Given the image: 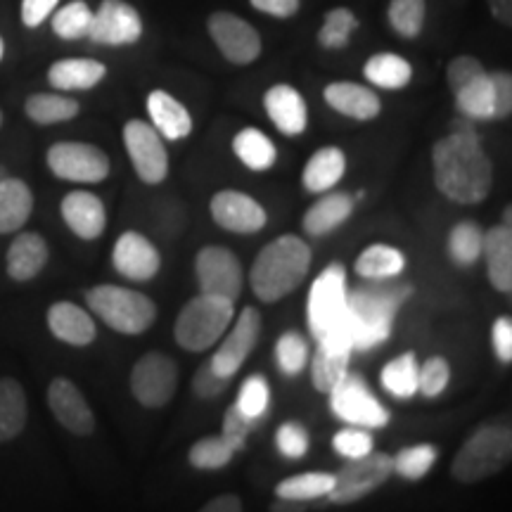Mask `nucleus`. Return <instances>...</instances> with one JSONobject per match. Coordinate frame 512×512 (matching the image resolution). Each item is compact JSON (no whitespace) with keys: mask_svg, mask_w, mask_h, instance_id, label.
Instances as JSON below:
<instances>
[{"mask_svg":"<svg viewBox=\"0 0 512 512\" xmlns=\"http://www.w3.org/2000/svg\"><path fill=\"white\" fill-rule=\"evenodd\" d=\"M505 226H512V207H508V209H505Z\"/></svg>","mask_w":512,"mask_h":512,"instance_id":"nucleus-61","label":"nucleus"},{"mask_svg":"<svg viewBox=\"0 0 512 512\" xmlns=\"http://www.w3.org/2000/svg\"><path fill=\"white\" fill-rule=\"evenodd\" d=\"M112 264L124 278L136 280V283H147V280H152L159 273L162 256H159L157 247L145 235L128 230V233L119 235L117 245H114Z\"/></svg>","mask_w":512,"mask_h":512,"instance_id":"nucleus-19","label":"nucleus"},{"mask_svg":"<svg viewBox=\"0 0 512 512\" xmlns=\"http://www.w3.org/2000/svg\"><path fill=\"white\" fill-rule=\"evenodd\" d=\"M143 36V19L126 0H102L98 12H93L88 38L98 46H133Z\"/></svg>","mask_w":512,"mask_h":512,"instance_id":"nucleus-15","label":"nucleus"},{"mask_svg":"<svg viewBox=\"0 0 512 512\" xmlns=\"http://www.w3.org/2000/svg\"><path fill=\"white\" fill-rule=\"evenodd\" d=\"M411 294V285H368L347 292V328L354 351H366L387 342L396 311Z\"/></svg>","mask_w":512,"mask_h":512,"instance_id":"nucleus-2","label":"nucleus"},{"mask_svg":"<svg viewBox=\"0 0 512 512\" xmlns=\"http://www.w3.org/2000/svg\"><path fill=\"white\" fill-rule=\"evenodd\" d=\"M264 107L268 119L285 136H299L309 126V110L302 93L290 83H275L264 95Z\"/></svg>","mask_w":512,"mask_h":512,"instance_id":"nucleus-21","label":"nucleus"},{"mask_svg":"<svg viewBox=\"0 0 512 512\" xmlns=\"http://www.w3.org/2000/svg\"><path fill=\"white\" fill-rule=\"evenodd\" d=\"M482 256H486L491 285L503 294L512 292V228L503 223L484 233Z\"/></svg>","mask_w":512,"mask_h":512,"instance_id":"nucleus-27","label":"nucleus"},{"mask_svg":"<svg viewBox=\"0 0 512 512\" xmlns=\"http://www.w3.org/2000/svg\"><path fill=\"white\" fill-rule=\"evenodd\" d=\"M93 22V10L86 0H72L53 15V31L64 41H79L88 38V29Z\"/></svg>","mask_w":512,"mask_h":512,"instance_id":"nucleus-42","label":"nucleus"},{"mask_svg":"<svg viewBox=\"0 0 512 512\" xmlns=\"http://www.w3.org/2000/svg\"><path fill=\"white\" fill-rule=\"evenodd\" d=\"M453 95H456V105L463 117L472 121L494 119V83H491L489 72L477 76L475 81H470Z\"/></svg>","mask_w":512,"mask_h":512,"instance_id":"nucleus-37","label":"nucleus"},{"mask_svg":"<svg viewBox=\"0 0 512 512\" xmlns=\"http://www.w3.org/2000/svg\"><path fill=\"white\" fill-rule=\"evenodd\" d=\"M211 41L221 50V55L233 64H252L261 55V36L247 19L233 12L219 10L207 19Z\"/></svg>","mask_w":512,"mask_h":512,"instance_id":"nucleus-14","label":"nucleus"},{"mask_svg":"<svg viewBox=\"0 0 512 512\" xmlns=\"http://www.w3.org/2000/svg\"><path fill=\"white\" fill-rule=\"evenodd\" d=\"M240 510H242V501L235 494L216 496L204 505V512H240Z\"/></svg>","mask_w":512,"mask_h":512,"instance_id":"nucleus-58","label":"nucleus"},{"mask_svg":"<svg viewBox=\"0 0 512 512\" xmlns=\"http://www.w3.org/2000/svg\"><path fill=\"white\" fill-rule=\"evenodd\" d=\"M351 211H354V197L347 192H330V195L320 197L304 214L306 235L320 238V235L332 233L349 219Z\"/></svg>","mask_w":512,"mask_h":512,"instance_id":"nucleus-30","label":"nucleus"},{"mask_svg":"<svg viewBox=\"0 0 512 512\" xmlns=\"http://www.w3.org/2000/svg\"><path fill=\"white\" fill-rule=\"evenodd\" d=\"M347 268L330 264L318 273L309 290L306 320L316 342L332 337H349L347 328Z\"/></svg>","mask_w":512,"mask_h":512,"instance_id":"nucleus-4","label":"nucleus"},{"mask_svg":"<svg viewBox=\"0 0 512 512\" xmlns=\"http://www.w3.org/2000/svg\"><path fill=\"white\" fill-rule=\"evenodd\" d=\"M233 456L235 451L226 444L223 437H204L192 444L188 460L197 470H223L233 460Z\"/></svg>","mask_w":512,"mask_h":512,"instance_id":"nucleus-47","label":"nucleus"},{"mask_svg":"<svg viewBox=\"0 0 512 512\" xmlns=\"http://www.w3.org/2000/svg\"><path fill=\"white\" fill-rule=\"evenodd\" d=\"M48 328L60 342L72 344V347H88L98 335L91 313L72 302H57L50 306Z\"/></svg>","mask_w":512,"mask_h":512,"instance_id":"nucleus-24","label":"nucleus"},{"mask_svg":"<svg viewBox=\"0 0 512 512\" xmlns=\"http://www.w3.org/2000/svg\"><path fill=\"white\" fill-rule=\"evenodd\" d=\"M451 133H456V136H463V138H479L475 124H472V119H467V117L453 121Z\"/></svg>","mask_w":512,"mask_h":512,"instance_id":"nucleus-60","label":"nucleus"},{"mask_svg":"<svg viewBox=\"0 0 512 512\" xmlns=\"http://www.w3.org/2000/svg\"><path fill=\"white\" fill-rule=\"evenodd\" d=\"M451 382V366L446 358L432 356L418 368V392L425 394L427 399L439 396Z\"/></svg>","mask_w":512,"mask_h":512,"instance_id":"nucleus-48","label":"nucleus"},{"mask_svg":"<svg viewBox=\"0 0 512 512\" xmlns=\"http://www.w3.org/2000/svg\"><path fill=\"white\" fill-rule=\"evenodd\" d=\"M354 344L349 337H332L318 342L311 361V382L318 392L328 394L335 384L349 373Z\"/></svg>","mask_w":512,"mask_h":512,"instance_id":"nucleus-22","label":"nucleus"},{"mask_svg":"<svg viewBox=\"0 0 512 512\" xmlns=\"http://www.w3.org/2000/svg\"><path fill=\"white\" fill-rule=\"evenodd\" d=\"M211 219L230 233L252 235L264 230L268 216L266 209L245 192L221 190L211 197Z\"/></svg>","mask_w":512,"mask_h":512,"instance_id":"nucleus-16","label":"nucleus"},{"mask_svg":"<svg viewBox=\"0 0 512 512\" xmlns=\"http://www.w3.org/2000/svg\"><path fill=\"white\" fill-rule=\"evenodd\" d=\"M366 79L384 91H401L413 79L411 62L394 53H377L363 67Z\"/></svg>","mask_w":512,"mask_h":512,"instance_id":"nucleus-35","label":"nucleus"},{"mask_svg":"<svg viewBox=\"0 0 512 512\" xmlns=\"http://www.w3.org/2000/svg\"><path fill=\"white\" fill-rule=\"evenodd\" d=\"M484 230L472 221H463L453 226L448 235V254L458 266H472L482 259Z\"/></svg>","mask_w":512,"mask_h":512,"instance_id":"nucleus-40","label":"nucleus"},{"mask_svg":"<svg viewBox=\"0 0 512 512\" xmlns=\"http://www.w3.org/2000/svg\"><path fill=\"white\" fill-rule=\"evenodd\" d=\"M268 406H271V387H268L264 375H252L242 382L238 401H235V408L245 415V418L254 420L259 425L261 420L266 418Z\"/></svg>","mask_w":512,"mask_h":512,"instance_id":"nucleus-44","label":"nucleus"},{"mask_svg":"<svg viewBox=\"0 0 512 512\" xmlns=\"http://www.w3.org/2000/svg\"><path fill=\"white\" fill-rule=\"evenodd\" d=\"M62 219L69 230L81 240H98L107 228V211L98 195L86 190H74L60 204Z\"/></svg>","mask_w":512,"mask_h":512,"instance_id":"nucleus-20","label":"nucleus"},{"mask_svg":"<svg viewBox=\"0 0 512 512\" xmlns=\"http://www.w3.org/2000/svg\"><path fill=\"white\" fill-rule=\"evenodd\" d=\"M27 425V394L12 377L0 380V444L19 437Z\"/></svg>","mask_w":512,"mask_h":512,"instance_id":"nucleus-32","label":"nucleus"},{"mask_svg":"<svg viewBox=\"0 0 512 512\" xmlns=\"http://www.w3.org/2000/svg\"><path fill=\"white\" fill-rule=\"evenodd\" d=\"M309 444V432H306L302 422H283V425L278 427V432H275V446H278V451L290 460L304 458L306 453H309Z\"/></svg>","mask_w":512,"mask_h":512,"instance_id":"nucleus-49","label":"nucleus"},{"mask_svg":"<svg viewBox=\"0 0 512 512\" xmlns=\"http://www.w3.org/2000/svg\"><path fill=\"white\" fill-rule=\"evenodd\" d=\"M332 482H335V475H328V472H304V475L283 479L275 486V494L280 501H313V498L328 496Z\"/></svg>","mask_w":512,"mask_h":512,"instance_id":"nucleus-39","label":"nucleus"},{"mask_svg":"<svg viewBox=\"0 0 512 512\" xmlns=\"http://www.w3.org/2000/svg\"><path fill=\"white\" fill-rule=\"evenodd\" d=\"M491 342H494V351L501 363L512 361V320L508 316H501L494 323L491 330Z\"/></svg>","mask_w":512,"mask_h":512,"instance_id":"nucleus-55","label":"nucleus"},{"mask_svg":"<svg viewBox=\"0 0 512 512\" xmlns=\"http://www.w3.org/2000/svg\"><path fill=\"white\" fill-rule=\"evenodd\" d=\"M347 171V155L339 147H320L304 166V188L309 192H328L342 181Z\"/></svg>","mask_w":512,"mask_h":512,"instance_id":"nucleus-31","label":"nucleus"},{"mask_svg":"<svg viewBox=\"0 0 512 512\" xmlns=\"http://www.w3.org/2000/svg\"><path fill=\"white\" fill-rule=\"evenodd\" d=\"M434 183L439 192L458 204H479L486 200L494 181L489 157L479 147V138L451 136L437 140L432 150Z\"/></svg>","mask_w":512,"mask_h":512,"instance_id":"nucleus-1","label":"nucleus"},{"mask_svg":"<svg viewBox=\"0 0 512 512\" xmlns=\"http://www.w3.org/2000/svg\"><path fill=\"white\" fill-rule=\"evenodd\" d=\"M512 432L508 425H482L460 446L451 465V475L460 484H475L494 477L510 463Z\"/></svg>","mask_w":512,"mask_h":512,"instance_id":"nucleus-5","label":"nucleus"},{"mask_svg":"<svg viewBox=\"0 0 512 512\" xmlns=\"http://www.w3.org/2000/svg\"><path fill=\"white\" fill-rule=\"evenodd\" d=\"M418 368L415 354L396 356L382 370V387L401 401L413 399L418 394Z\"/></svg>","mask_w":512,"mask_h":512,"instance_id":"nucleus-38","label":"nucleus"},{"mask_svg":"<svg viewBox=\"0 0 512 512\" xmlns=\"http://www.w3.org/2000/svg\"><path fill=\"white\" fill-rule=\"evenodd\" d=\"M394 472L392 458L387 453L370 451L361 458H349V463L335 475L328 498L332 503H354L358 498L368 496L370 491L380 489Z\"/></svg>","mask_w":512,"mask_h":512,"instance_id":"nucleus-9","label":"nucleus"},{"mask_svg":"<svg viewBox=\"0 0 512 512\" xmlns=\"http://www.w3.org/2000/svg\"><path fill=\"white\" fill-rule=\"evenodd\" d=\"M275 361L285 375H299L309 363V342L294 330L283 332L275 344Z\"/></svg>","mask_w":512,"mask_h":512,"instance_id":"nucleus-46","label":"nucleus"},{"mask_svg":"<svg viewBox=\"0 0 512 512\" xmlns=\"http://www.w3.org/2000/svg\"><path fill=\"white\" fill-rule=\"evenodd\" d=\"M254 427H256V422L245 418V415H242L233 403V406H230L226 411V415H223V434H221V437L226 439V444L233 448L235 453H238V451H242V448H245L249 432H252Z\"/></svg>","mask_w":512,"mask_h":512,"instance_id":"nucleus-51","label":"nucleus"},{"mask_svg":"<svg viewBox=\"0 0 512 512\" xmlns=\"http://www.w3.org/2000/svg\"><path fill=\"white\" fill-rule=\"evenodd\" d=\"M235 318V302L214 294H200L190 299L178 313L174 337L185 351H207L214 347Z\"/></svg>","mask_w":512,"mask_h":512,"instance_id":"nucleus-6","label":"nucleus"},{"mask_svg":"<svg viewBox=\"0 0 512 512\" xmlns=\"http://www.w3.org/2000/svg\"><path fill=\"white\" fill-rule=\"evenodd\" d=\"M323 98L332 110L356 121L375 119L382 110V102L373 88L354 81H335L325 86Z\"/></svg>","mask_w":512,"mask_h":512,"instance_id":"nucleus-23","label":"nucleus"},{"mask_svg":"<svg viewBox=\"0 0 512 512\" xmlns=\"http://www.w3.org/2000/svg\"><path fill=\"white\" fill-rule=\"evenodd\" d=\"M5 176H8V171H5V166H0V181H3Z\"/></svg>","mask_w":512,"mask_h":512,"instance_id":"nucleus-63","label":"nucleus"},{"mask_svg":"<svg viewBox=\"0 0 512 512\" xmlns=\"http://www.w3.org/2000/svg\"><path fill=\"white\" fill-rule=\"evenodd\" d=\"M195 273L204 294L238 302L245 273H242L240 259L230 249L219 245L200 249L195 259Z\"/></svg>","mask_w":512,"mask_h":512,"instance_id":"nucleus-13","label":"nucleus"},{"mask_svg":"<svg viewBox=\"0 0 512 512\" xmlns=\"http://www.w3.org/2000/svg\"><path fill=\"white\" fill-rule=\"evenodd\" d=\"M230 380H233V377H223L211 368V363H204V366L195 373V377H192V389H195V394L202 396V399H214V396L226 392Z\"/></svg>","mask_w":512,"mask_h":512,"instance_id":"nucleus-53","label":"nucleus"},{"mask_svg":"<svg viewBox=\"0 0 512 512\" xmlns=\"http://www.w3.org/2000/svg\"><path fill=\"white\" fill-rule=\"evenodd\" d=\"M233 152L247 169L268 171L278 159V147L259 128H242L233 138Z\"/></svg>","mask_w":512,"mask_h":512,"instance_id":"nucleus-33","label":"nucleus"},{"mask_svg":"<svg viewBox=\"0 0 512 512\" xmlns=\"http://www.w3.org/2000/svg\"><path fill=\"white\" fill-rule=\"evenodd\" d=\"M486 3H489L496 22H501L503 27H512V0H486Z\"/></svg>","mask_w":512,"mask_h":512,"instance_id":"nucleus-59","label":"nucleus"},{"mask_svg":"<svg viewBox=\"0 0 512 512\" xmlns=\"http://www.w3.org/2000/svg\"><path fill=\"white\" fill-rule=\"evenodd\" d=\"M311 268V247L297 235H280L261 249L249 271V285L261 302L285 299L304 283Z\"/></svg>","mask_w":512,"mask_h":512,"instance_id":"nucleus-3","label":"nucleus"},{"mask_svg":"<svg viewBox=\"0 0 512 512\" xmlns=\"http://www.w3.org/2000/svg\"><path fill=\"white\" fill-rule=\"evenodd\" d=\"M107 76V67L91 57H67L48 69L50 86L57 91H91Z\"/></svg>","mask_w":512,"mask_h":512,"instance_id":"nucleus-26","label":"nucleus"},{"mask_svg":"<svg viewBox=\"0 0 512 512\" xmlns=\"http://www.w3.org/2000/svg\"><path fill=\"white\" fill-rule=\"evenodd\" d=\"M0 126H3V112H0Z\"/></svg>","mask_w":512,"mask_h":512,"instance_id":"nucleus-64","label":"nucleus"},{"mask_svg":"<svg viewBox=\"0 0 512 512\" xmlns=\"http://www.w3.org/2000/svg\"><path fill=\"white\" fill-rule=\"evenodd\" d=\"M358 29V19L349 8H332L325 12L323 27L318 31V43L325 50L347 48L349 38Z\"/></svg>","mask_w":512,"mask_h":512,"instance_id":"nucleus-43","label":"nucleus"},{"mask_svg":"<svg viewBox=\"0 0 512 512\" xmlns=\"http://www.w3.org/2000/svg\"><path fill=\"white\" fill-rule=\"evenodd\" d=\"M178 387V368L171 356L150 351L131 370V392L147 408H162L174 399Z\"/></svg>","mask_w":512,"mask_h":512,"instance_id":"nucleus-12","label":"nucleus"},{"mask_svg":"<svg viewBox=\"0 0 512 512\" xmlns=\"http://www.w3.org/2000/svg\"><path fill=\"white\" fill-rule=\"evenodd\" d=\"M494 83V119H508L512 112V76L510 72L489 74Z\"/></svg>","mask_w":512,"mask_h":512,"instance_id":"nucleus-54","label":"nucleus"},{"mask_svg":"<svg viewBox=\"0 0 512 512\" xmlns=\"http://www.w3.org/2000/svg\"><path fill=\"white\" fill-rule=\"evenodd\" d=\"M434 463H437V448L432 444L408 446L396 453V458H392L394 472H399L403 479H411V482H418V479L425 477Z\"/></svg>","mask_w":512,"mask_h":512,"instance_id":"nucleus-45","label":"nucleus"},{"mask_svg":"<svg viewBox=\"0 0 512 512\" xmlns=\"http://www.w3.org/2000/svg\"><path fill=\"white\" fill-rule=\"evenodd\" d=\"M373 446L375 441L370 437V432L356 425L347 427V430H339L335 437H332V448L347 460L366 456V453L373 451Z\"/></svg>","mask_w":512,"mask_h":512,"instance_id":"nucleus-50","label":"nucleus"},{"mask_svg":"<svg viewBox=\"0 0 512 512\" xmlns=\"http://www.w3.org/2000/svg\"><path fill=\"white\" fill-rule=\"evenodd\" d=\"M48 245L38 233H22L12 240L8 249V275L17 283H29L48 264Z\"/></svg>","mask_w":512,"mask_h":512,"instance_id":"nucleus-25","label":"nucleus"},{"mask_svg":"<svg viewBox=\"0 0 512 512\" xmlns=\"http://www.w3.org/2000/svg\"><path fill=\"white\" fill-rule=\"evenodd\" d=\"M124 145L140 181L157 185L169 176V152L155 126L131 119L124 126Z\"/></svg>","mask_w":512,"mask_h":512,"instance_id":"nucleus-11","label":"nucleus"},{"mask_svg":"<svg viewBox=\"0 0 512 512\" xmlns=\"http://www.w3.org/2000/svg\"><path fill=\"white\" fill-rule=\"evenodd\" d=\"M3 55H5V43H3V38H0V60H3Z\"/></svg>","mask_w":512,"mask_h":512,"instance_id":"nucleus-62","label":"nucleus"},{"mask_svg":"<svg viewBox=\"0 0 512 512\" xmlns=\"http://www.w3.org/2000/svg\"><path fill=\"white\" fill-rule=\"evenodd\" d=\"M46 159L50 171L69 183H102L110 176V157L91 143H79V140L55 143Z\"/></svg>","mask_w":512,"mask_h":512,"instance_id":"nucleus-10","label":"nucleus"},{"mask_svg":"<svg viewBox=\"0 0 512 512\" xmlns=\"http://www.w3.org/2000/svg\"><path fill=\"white\" fill-rule=\"evenodd\" d=\"M147 112H150L152 126H155L166 140H183L190 136V112L185 110L183 102L176 100L171 93L152 91L147 95Z\"/></svg>","mask_w":512,"mask_h":512,"instance_id":"nucleus-28","label":"nucleus"},{"mask_svg":"<svg viewBox=\"0 0 512 512\" xmlns=\"http://www.w3.org/2000/svg\"><path fill=\"white\" fill-rule=\"evenodd\" d=\"M406 268V256L401 249L392 245H370L358 254L356 273L366 280H389L403 273Z\"/></svg>","mask_w":512,"mask_h":512,"instance_id":"nucleus-34","label":"nucleus"},{"mask_svg":"<svg viewBox=\"0 0 512 512\" xmlns=\"http://www.w3.org/2000/svg\"><path fill=\"white\" fill-rule=\"evenodd\" d=\"M486 72L484 64L472 55H458L453 57L451 64L446 69V81L451 86L453 93H458L460 88L467 86L470 81H475L477 76H482Z\"/></svg>","mask_w":512,"mask_h":512,"instance_id":"nucleus-52","label":"nucleus"},{"mask_svg":"<svg viewBox=\"0 0 512 512\" xmlns=\"http://www.w3.org/2000/svg\"><path fill=\"white\" fill-rule=\"evenodd\" d=\"M34 211V192L22 178L5 176L0 181V235L15 233Z\"/></svg>","mask_w":512,"mask_h":512,"instance_id":"nucleus-29","label":"nucleus"},{"mask_svg":"<svg viewBox=\"0 0 512 512\" xmlns=\"http://www.w3.org/2000/svg\"><path fill=\"white\" fill-rule=\"evenodd\" d=\"M330 411L347 425L382 430L389 422V411L377 401L361 375L347 373L330 389Z\"/></svg>","mask_w":512,"mask_h":512,"instance_id":"nucleus-8","label":"nucleus"},{"mask_svg":"<svg viewBox=\"0 0 512 512\" xmlns=\"http://www.w3.org/2000/svg\"><path fill=\"white\" fill-rule=\"evenodd\" d=\"M425 0H389L387 19L401 38H418L425 27Z\"/></svg>","mask_w":512,"mask_h":512,"instance_id":"nucleus-41","label":"nucleus"},{"mask_svg":"<svg viewBox=\"0 0 512 512\" xmlns=\"http://www.w3.org/2000/svg\"><path fill=\"white\" fill-rule=\"evenodd\" d=\"M48 406L64 430L76 434V437H91L95 432V415L91 406L83 399L81 389L67 377H55L50 382Z\"/></svg>","mask_w":512,"mask_h":512,"instance_id":"nucleus-18","label":"nucleus"},{"mask_svg":"<svg viewBox=\"0 0 512 512\" xmlns=\"http://www.w3.org/2000/svg\"><path fill=\"white\" fill-rule=\"evenodd\" d=\"M249 3L254 10L280 19L294 17L299 12V0H249Z\"/></svg>","mask_w":512,"mask_h":512,"instance_id":"nucleus-57","label":"nucleus"},{"mask_svg":"<svg viewBox=\"0 0 512 512\" xmlns=\"http://www.w3.org/2000/svg\"><path fill=\"white\" fill-rule=\"evenodd\" d=\"M261 332V316L256 313L252 306H245L242 313L235 320L230 335L223 339V344L211 356V368L223 377H233L242 368V363L247 361V356L252 354L256 347V339H259Z\"/></svg>","mask_w":512,"mask_h":512,"instance_id":"nucleus-17","label":"nucleus"},{"mask_svg":"<svg viewBox=\"0 0 512 512\" xmlns=\"http://www.w3.org/2000/svg\"><path fill=\"white\" fill-rule=\"evenodd\" d=\"M79 102L67 95L57 93H34L29 95L24 102V112L34 124L50 126V124H62V121L74 119L79 114Z\"/></svg>","mask_w":512,"mask_h":512,"instance_id":"nucleus-36","label":"nucleus"},{"mask_svg":"<svg viewBox=\"0 0 512 512\" xmlns=\"http://www.w3.org/2000/svg\"><path fill=\"white\" fill-rule=\"evenodd\" d=\"M86 302L95 316L121 335H140L157 318L155 302L128 287L98 285L86 294Z\"/></svg>","mask_w":512,"mask_h":512,"instance_id":"nucleus-7","label":"nucleus"},{"mask_svg":"<svg viewBox=\"0 0 512 512\" xmlns=\"http://www.w3.org/2000/svg\"><path fill=\"white\" fill-rule=\"evenodd\" d=\"M60 0H22V22L27 24L29 29L41 27L46 19L53 15Z\"/></svg>","mask_w":512,"mask_h":512,"instance_id":"nucleus-56","label":"nucleus"}]
</instances>
